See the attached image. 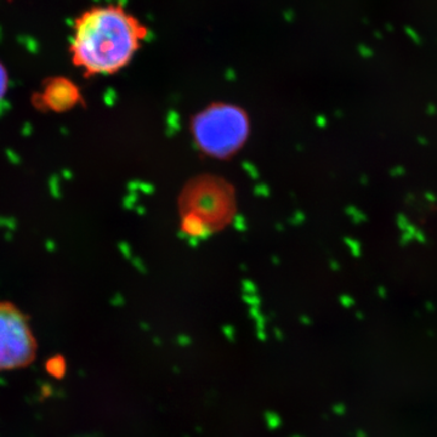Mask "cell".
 Here are the masks:
<instances>
[{
    "label": "cell",
    "mask_w": 437,
    "mask_h": 437,
    "mask_svg": "<svg viewBox=\"0 0 437 437\" xmlns=\"http://www.w3.org/2000/svg\"><path fill=\"white\" fill-rule=\"evenodd\" d=\"M37 353V340L28 317L17 306L0 301V371L31 364Z\"/></svg>",
    "instance_id": "cell-3"
},
{
    "label": "cell",
    "mask_w": 437,
    "mask_h": 437,
    "mask_svg": "<svg viewBox=\"0 0 437 437\" xmlns=\"http://www.w3.org/2000/svg\"><path fill=\"white\" fill-rule=\"evenodd\" d=\"M146 35L147 28L120 5L90 8L74 21L71 60L85 76L114 74L130 64Z\"/></svg>",
    "instance_id": "cell-1"
},
{
    "label": "cell",
    "mask_w": 437,
    "mask_h": 437,
    "mask_svg": "<svg viewBox=\"0 0 437 437\" xmlns=\"http://www.w3.org/2000/svg\"><path fill=\"white\" fill-rule=\"evenodd\" d=\"M9 88V74L7 68L0 62V102L4 100Z\"/></svg>",
    "instance_id": "cell-5"
},
{
    "label": "cell",
    "mask_w": 437,
    "mask_h": 437,
    "mask_svg": "<svg viewBox=\"0 0 437 437\" xmlns=\"http://www.w3.org/2000/svg\"><path fill=\"white\" fill-rule=\"evenodd\" d=\"M82 99L79 89L72 80L65 77H55L46 80L45 85L38 93L39 107L50 111L64 112L78 105Z\"/></svg>",
    "instance_id": "cell-4"
},
{
    "label": "cell",
    "mask_w": 437,
    "mask_h": 437,
    "mask_svg": "<svg viewBox=\"0 0 437 437\" xmlns=\"http://www.w3.org/2000/svg\"><path fill=\"white\" fill-rule=\"evenodd\" d=\"M248 115L240 107L215 103L199 112L192 121L196 145L215 158L233 156L249 135Z\"/></svg>",
    "instance_id": "cell-2"
}]
</instances>
